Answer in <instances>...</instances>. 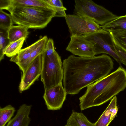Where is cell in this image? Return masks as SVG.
<instances>
[{"label":"cell","instance_id":"25","mask_svg":"<svg viewBox=\"0 0 126 126\" xmlns=\"http://www.w3.org/2000/svg\"><path fill=\"white\" fill-rule=\"evenodd\" d=\"M118 111V108L117 106L113 109L111 113L110 120L112 121L115 117Z\"/></svg>","mask_w":126,"mask_h":126},{"label":"cell","instance_id":"18","mask_svg":"<svg viewBox=\"0 0 126 126\" xmlns=\"http://www.w3.org/2000/svg\"><path fill=\"white\" fill-rule=\"evenodd\" d=\"M25 40V38H23L17 41L10 43L3 50V55L11 58L16 55L21 50Z\"/></svg>","mask_w":126,"mask_h":126},{"label":"cell","instance_id":"24","mask_svg":"<svg viewBox=\"0 0 126 126\" xmlns=\"http://www.w3.org/2000/svg\"><path fill=\"white\" fill-rule=\"evenodd\" d=\"M112 37L115 51L121 60V63L126 66V50Z\"/></svg>","mask_w":126,"mask_h":126},{"label":"cell","instance_id":"3","mask_svg":"<svg viewBox=\"0 0 126 126\" xmlns=\"http://www.w3.org/2000/svg\"><path fill=\"white\" fill-rule=\"evenodd\" d=\"M7 10L13 22L28 29L44 28L55 17L56 13L52 8L29 6L10 7Z\"/></svg>","mask_w":126,"mask_h":126},{"label":"cell","instance_id":"5","mask_svg":"<svg viewBox=\"0 0 126 126\" xmlns=\"http://www.w3.org/2000/svg\"><path fill=\"white\" fill-rule=\"evenodd\" d=\"M74 14L87 17L104 26L118 16L91 0H75Z\"/></svg>","mask_w":126,"mask_h":126},{"label":"cell","instance_id":"1","mask_svg":"<svg viewBox=\"0 0 126 126\" xmlns=\"http://www.w3.org/2000/svg\"><path fill=\"white\" fill-rule=\"evenodd\" d=\"M114 63L108 56L77 57L71 55L63 60L64 88L67 94H78L83 88L108 75Z\"/></svg>","mask_w":126,"mask_h":126},{"label":"cell","instance_id":"2","mask_svg":"<svg viewBox=\"0 0 126 126\" xmlns=\"http://www.w3.org/2000/svg\"><path fill=\"white\" fill-rule=\"evenodd\" d=\"M79 98L82 111L105 103L126 87V71L119 66L115 71L88 85Z\"/></svg>","mask_w":126,"mask_h":126},{"label":"cell","instance_id":"26","mask_svg":"<svg viewBox=\"0 0 126 126\" xmlns=\"http://www.w3.org/2000/svg\"><path fill=\"white\" fill-rule=\"evenodd\" d=\"M64 126H68L66 125H65Z\"/></svg>","mask_w":126,"mask_h":126},{"label":"cell","instance_id":"4","mask_svg":"<svg viewBox=\"0 0 126 126\" xmlns=\"http://www.w3.org/2000/svg\"><path fill=\"white\" fill-rule=\"evenodd\" d=\"M42 55L43 62L41 80L45 90L62 83L63 71L61 57L56 51L49 56L43 53Z\"/></svg>","mask_w":126,"mask_h":126},{"label":"cell","instance_id":"19","mask_svg":"<svg viewBox=\"0 0 126 126\" xmlns=\"http://www.w3.org/2000/svg\"><path fill=\"white\" fill-rule=\"evenodd\" d=\"M16 111L15 108L11 105L0 108V126H5L11 119Z\"/></svg>","mask_w":126,"mask_h":126},{"label":"cell","instance_id":"6","mask_svg":"<svg viewBox=\"0 0 126 126\" xmlns=\"http://www.w3.org/2000/svg\"><path fill=\"white\" fill-rule=\"evenodd\" d=\"M82 36L93 43L95 55L107 54L113 57L119 64L121 63L114 48L112 37L109 32L102 29Z\"/></svg>","mask_w":126,"mask_h":126},{"label":"cell","instance_id":"9","mask_svg":"<svg viewBox=\"0 0 126 126\" xmlns=\"http://www.w3.org/2000/svg\"><path fill=\"white\" fill-rule=\"evenodd\" d=\"M66 50L80 57H92L95 55L93 43L82 36H71Z\"/></svg>","mask_w":126,"mask_h":126},{"label":"cell","instance_id":"23","mask_svg":"<svg viewBox=\"0 0 126 126\" xmlns=\"http://www.w3.org/2000/svg\"><path fill=\"white\" fill-rule=\"evenodd\" d=\"M109 32L121 46L126 50V31Z\"/></svg>","mask_w":126,"mask_h":126},{"label":"cell","instance_id":"20","mask_svg":"<svg viewBox=\"0 0 126 126\" xmlns=\"http://www.w3.org/2000/svg\"><path fill=\"white\" fill-rule=\"evenodd\" d=\"M55 12V17H65L66 15V8L64 6L61 0H43Z\"/></svg>","mask_w":126,"mask_h":126},{"label":"cell","instance_id":"10","mask_svg":"<svg viewBox=\"0 0 126 126\" xmlns=\"http://www.w3.org/2000/svg\"><path fill=\"white\" fill-rule=\"evenodd\" d=\"M67 93L62 83L45 90L43 98L48 110H60L66 99Z\"/></svg>","mask_w":126,"mask_h":126},{"label":"cell","instance_id":"22","mask_svg":"<svg viewBox=\"0 0 126 126\" xmlns=\"http://www.w3.org/2000/svg\"><path fill=\"white\" fill-rule=\"evenodd\" d=\"M7 31L0 29V61L4 58L3 50L10 43L8 37Z\"/></svg>","mask_w":126,"mask_h":126},{"label":"cell","instance_id":"13","mask_svg":"<svg viewBox=\"0 0 126 126\" xmlns=\"http://www.w3.org/2000/svg\"><path fill=\"white\" fill-rule=\"evenodd\" d=\"M66 125L68 126H94V123L89 121L83 113L74 110L67 120Z\"/></svg>","mask_w":126,"mask_h":126},{"label":"cell","instance_id":"7","mask_svg":"<svg viewBox=\"0 0 126 126\" xmlns=\"http://www.w3.org/2000/svg\"><path fill=\"white\" fill-rule=\"evenodd\" d=\"M65 18L71 36H82L102 29V26L84 16L68 14Z\"/></svg>","mask_w":126,"mask_h":126},{"label":"cell","instance_id":"15","mask_svg":"<svg viewBox=\"0 0 126 126\" xmlns=\"http://www.w3.org/2000/svg\"><path fill=\"white\" fill-rule=\"evenodd\" d=\"M102 27V30L109 32L126 31V15L118 16Z\"/></svg>","mask_w":126,"mask_h":126},{"label":"cell","instance_id":"14","mask_svg":"<svg viewBox=\"0 0 126 126\" xmlns=\"http://www.w3.org/2000/svg\"><path fill=\"white\" fill-rule=\"evenodd\" d=\"M28 28L21 25L13 26L7 31L10 43L24 38L26 39L29 34Z\"/></svg>","mask_w":126,"mask_h":126},{"label":"cell","instance_id":"11","mask_svg":"<svg viewBox=\"0 0 126 126\" xmlns=\"http://www.w3.org/2000/svg\"><path fill=\"white\" fill-rule=\"evenodd\" d=\"M32 106L25 104L20 106L16 114L6 126H29L31 120L29 115Z\"/></svg>","mask_w":126,"mask_h":126},{"label":"cell","instance_id":"12","mask_svg":"<svg viewBox=\"0 0 126 126\" xmlns=\"http://www.w3.org/2000/svg\"><path fill=\"white\" fill-rule=\"evenodd\" d=\"M36 42L20 50L16 55L12 57L10 60L17 64L23 73L26 69V66L31 53L34 48Z\"/></svg>","mask_w":126,"mask_h":126},{"label":"cell","instance_id":"21","mask_svg":"<svg viewBox=\"0 0 126 126\" xmlns=\"http://www.w3.org/2000/svg\"><path fill=\"white\" fill-rule=\"evenodd\" d=\"M13 22L11 15L0 9V29L8 30L13 26Z\"/></svg>","mask_w":126,"mask_h":126},{"label":"cell","instance_id":"16","mask_svg":"<svg viewBox=\"0 0 126 126\" xmlns=\"http://www.w3.org/2000/svg\"><path fill=\"white\" fill-rule=\"evenodd\" d=\"M18 6L37 7L52 9L43 0H9V6L7 10L10 8Z\"/></svg>","mask_w":126,"mask_h":126},{"label":"cell","instance_id":"17","mask_svg":"<svg viewBox=\"0 0 126 126\" xmlns=\"http://www.w3.org/2000/svg\"><path fill=\"white\" fill-rule=\"evenodd\" d=\"M117 105V97L115 96L98 120L94 123V126H108L112 121L110 120L111 113Z\"/></svg>","mask_w":126,"mask_h":126},{"label":"cell","instance_id":"8","mask_svg":"<svg viewBox=\"0 0 126 126\" xmlns=\"http://www.w3.org/2000/svg\"><path fill=\"white\" fill-rule=\"evenodd\" d=\"M42 54L37 56L31 62L21 75L19 87V92L28 89L41 76L42 66Z\"/></svg>","mask_w":126,"mask_h":126}]
</instances>
